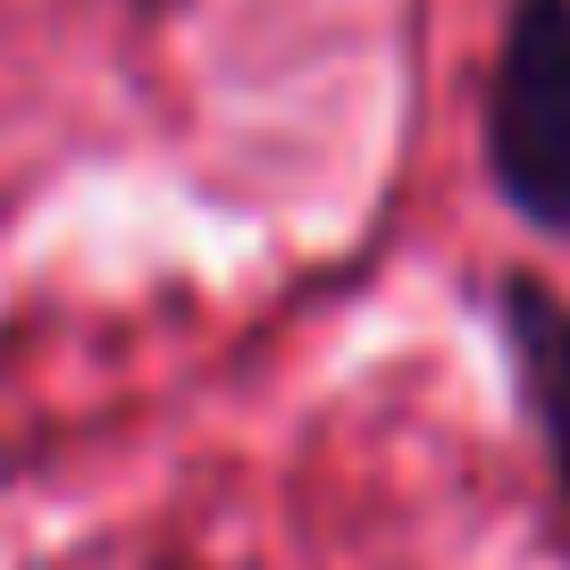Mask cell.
<instances>
[{
	"mask_svg": "<svg viewBox=\"0 0 570 570\" xmlns=\"http://www.w3.org/2000/svg\"><path fill=\"white\" fill-rule=\"evenodd\" d=\"M503 344H512L520 394H529V420L553 453V487L570 503V303L546 294L537 277L503 285Z\"/></svg>",
	"mask_w": 570,
	"mask_h": 570,
	"instance_id": "cell-2",
	"label": "cell"
},
{
	"mask_svg": "<svg viewBox=\"0 0 570 570\" xmlns=\"http://www.w3.org/2000/svg\"><path fill=\"white\" fill-rule=\"evenodd\" d=\"M487 168L529 227L570 235V0H520L487 85Z\"/></svg>",
	"mask_w": 570,
	"mask_h": 570,
	"instance_id": "cell-1",
	"label": "cell"
}]
</instances>
